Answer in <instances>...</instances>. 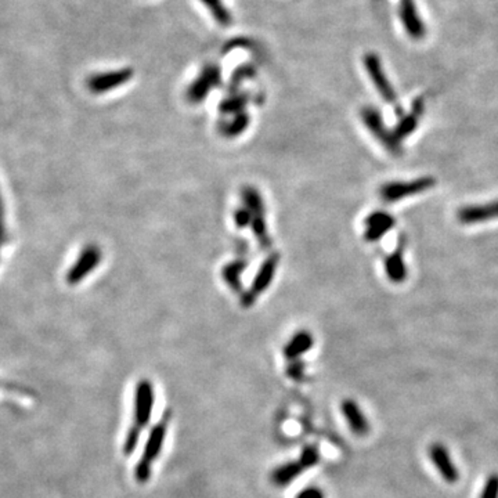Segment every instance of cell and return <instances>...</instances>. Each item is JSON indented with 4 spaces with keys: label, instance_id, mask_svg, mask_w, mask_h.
Segmentation results:
<instances>
[{
    "label": "cell",
    "instance_id": "cell-1",
    "mask_svg": "<svg viewBox=\"0 0 498 498\" xmlns=\"http://www.w3.org/2000/svg\"><path fill=\"white\" fill-rule=\"evenodd\" d=\"M154 403H155L154 385L151 383L150 379H140L134 390L131 425L127 429L124 446H122V451L126 457L131 455L137 448L143 429H145L151 421Z\"/></svg>",
    "mask_w": 498,
    "mask_h": 498
},
{
    "label": "cell",
    "instance_id": "cell-2",
    "mask_svg": "<svg viewBox=\"0 0 498 498\" xmlns=\"http://www.w3.org/2000/svg\"><path fill=\"white\" fill-rule=\"evenodd\" d=\"M171 417H172V411L166 410L164 413V415L161 417V420L152 427V429L147 436L143 454L138 458L136 468H134V479L140 485H145L151 479L152 465L158 460V457L164 448V443H165V439L168 435V428L171 424Z\"/></svg>",
    "mask_w": 498,
    "mask_h": 498
},
{
    "label": "cell",
    "instance_id": "cell-3",
    "mask_svg": "<svg viewBox=\"0 0 498 498\" xmlns=\"http://www.w3.org/2000/svg\"><path fill=\"white\" fill-rule=\"evenodd\" d=\"M320 461V450L317 446H306L299 458L285 462L280 467H277L271 472V483L278 488H284L295 482L305 471L315 467Z\"/></svg>",
    "mask_w": 498,
    "mask_h": 498
},
{
    "label": "cell",
    "instance_id": "cell-4",
    "mask_svg": "<svg viewBox=\"0 0 498 498\" xmlns=\"http://www.w3.org/2000/svg\"><path fill=\"white\" fill-rule=\"evenodd\" d=\"M362 121L369 127V130L373 133L374 137L393 155L400 157L403 154V148H401V140L397 138V136L394 134V131L389 130L383 118L380 115V113L378 110H375L374 107H364L362 108Z\"/></svg>",
    "mask_w": 498,
    "mask_h": 498
},
{
    "label": "cell",
    "instance_id": "cell-5",
    "mask_svg": "<svg viewBox=\"0 0 498 498\" xmlns=\"http://www.w3.org/2000/svg\"><path fill=\"white\" fill-rule=\"evenodd\" d=\"M222 71L218 64H206L197 75V78L187 87V100L190 103L198 104L205 100V97L220 85Z\"/></svg>",
    "mask_w": 498,
    "mask_h": 498
},
{
    "label": "cell",
    "instance_id": "cell-6",
    "mask_svg": "<svg viewBox=\"0 0 498 498\" xmlns=\"http://www.w3.org/2000/svg\"><path fill=\"white\" fill-rule=\"evenodd\" d=\"M103 252L94 244L86 246L80 250L79 256L73 262L72 267L66 273V283L69 285H76L82 283L87 276H90L101 263Z\"/></svg>",
    "mask_w": 498,
    "mask_h": 498
},
{
    "label": "cell",
    "instance_id": "cell-7",
    "mask_svg": "<svg viewBox=\"0 0 498 498\" xmlns=\"http://www.w3.org/2000/svg\"><path fill=\"white\" fill-rule=\"evenodd\" d=\"M133 69L127 66L97 72L87 78L86 86L93 94H106L126 85L133 78Z\"/></svg>",
    "mask_w": 498,
    "mask_h": 498
},
{
    "label": "cell",
    "instance_id": "cell-8",
    "mask_svg": "<svg viewBox=\"0 0 498 498\" xmlns=\"http://www.w3.org/2000/svg\"><path fill=\"white\" fill-rule=\"evenodd\" d=\"M436 180L434 178L425 176L420 179H414L410 182H392L380 187L379 194L385 202H397L406 197L417 195L425 192L435 186Z\"/></svg>",
    "mask_w": 498,
    "mask_h": 498
},
{
    "label": "cell",
    "instance_id": "cell-9",
    "mask_svg": "<svg viewBox=\"0 0 498 498\" xmlns=\"http://www.w3.org/2000/svg\"><path fill=\"white\" fill-rule=\"evenodd\" d=\"M364 66L373 80L374 86L376 87L380 97L383 99V101L390 106H394L397 114H401V108H400V106H397L396 92L385 75V71H383V66H382V62L379 60V57L374 53L366 55L364 56Z\"/></svg>",
    "mask_w": 498,
    "mask_h": 498
},
{
    "label": "cell",
    "instance_id": "cell-10",
    "mask_svg": "<svg viewBox=\"0 0 498 498\" xmlns=\"http://www.w3.org/2000/svg\"><path fill=\"white\" fill-rule=\"evenodd\" d=\"M277 267H278V255H273L267 260L263 262L248 292L243 298V305H246V306L252 305L256 301V298L259 295H262L269 288V285L271 284V281L274 278Z\"/></svg>",
    "mask_w": 498,
    "mask_h": 498
},
{
    "label": "cell",
    "instance_id": "cell-11",
    "mask_svg": "<svg viewBox=\"0 0 498 498\" xmlns=\"http://www.w3.org/2000/svg\"><path fill=\"white\" fill-rule=\"evenodd\" d=\"M428 455L444 482L453 485L460 481V471L457 465L453 462L451 455L444 444L439 441L432 443L428 448Z\"/></svg>",
    "mask_w": 498,
    "mask_h": 498
},
{
    "label": "cell",
    "instance_id": "cell-12",
    "mask_svg": "<svg viewBox=\"0 0 498 498\" xmlns=\"http://www.w3.org/2000/svg\"><path fill=\"white\" fill-rule=\"evenodd\" d=\"M399 14H400L403 27L406 28V31L411 39L420 41L425 36L427 28H425L422 18L418 14L414 0H400Z\"/></svg>",
    "mask_w": 498,
    "mask_h": 498
},
{
    "label": "cell",
    "instance_id": "cell-13",
    "mask_svg": "<svg viewBox=\"0 0 498 498\" xmlns=\"http://www.w3.org/2000/svg\"><path fill=\"white\" fill-rule=\"evenodd\" d=\"M457 218L462 225H478L498 219V199L482 205L464 206L458 211Z\"/></svg>",
    "mask_w": 498,
    "mask_h": 498
},
{
    "label": "cell",
    "instance_id": "cell-14",
    "mask_svg": "<svg viewBox=\"0 0 498 498\" xmlns=\"http://www.w3.org/2000/svg\"><path fill=\"white\" fill-rule=\"evenodd\" d=\"M341 411L350 428V431L353 432V435L363 437V436L369 435L371 427L370 422L367 420V417L364 415V413L362 411L360 406L352 400V399H345L341 403Z\"/></svg>",
    "mask_w": 498,
    "mask_h": 498
},
{
    "label": "cell",
    "instance_id": "cell-15",
    "mask_svg": "<svg viewBox=\"0 0 498 498\" xmlns=\"http://www.w3.org/2000/svg\"><path fill=\"white\" fill-rule=\"evenodd\" d=\"M364 225H366L364 240L369 243H374L380 240L389 230L393 229L394 218L383 211H375L367 216Z\"/></svg>",
    "mask_w": 498,
    "mask_h": 498
},
{
    "label": "cell",
    "instance_id": "cell-16",
    "mask_svg": "<svg viewBox=\"0 0 498 498\" xmlns=\"http://www.w3.org/2000/svg\"><path fill=\"white\" fill-rule=\"evenodd\" d=\"M425 111V104L422 99H417L413 103V108L407 115H403L399 121V124L396 126V129L393 130L394 134L397 136L399 140H403L406 137H408L418 126V121L422 117Z\"/></svg>",
    "mask_w": 498,
    "mask_h": 498
},
{
    "label": "cell",
    "instance_id": "cell-17",
    "mask_svg": "<svg viewBox=\"0 0 498 498\" xmlns=\"http://www.w3.org/2000/svg\"><path fill=\"white\" fill-rule=\"evenodd\" d=\"M314 339L313 335L308 331H298L290 342L284 346V357L287 360H297L313 348Z\"/></svg>",
    "mask_w": 498,
    "mask_h": 498
},
{
    "label": "cell",
    "instance_id": "cell-18",
    "mask_svg": "<svg viewBox=\"0 0 498 498\" xmlns=\"http://www.w3.org/2000/svg\"><path fill=\"white\" fill-rule=\"evenodd\" d=\"M385 271L387 278L394 284H401L407 278V267L403 257V246L392 252L385 259Z\"/></svg>",
    "mask_w": 498,
    "mask_h": 498
},
{
    "label": "cell",
    "instance_id": "cell-19",
    "mask_svg": "<svg viewBox=\"0 0 498 498\" xmlns=\"http://www.w3.org/2000/svg\"><path fill=\"white\" fill-rule=\"evenodd\" d=\"M209 11V14L213 17V20L222 25V27H229L233 21V17L226 7L223 0H199Z\"/></svg>",
    "mask_w": 498,
    "mask_h": 498
},
{
    "label": "cell",
    "instance_id": "cell-20",
    "mask_svg": "<svg viewBox=\"0 0 498 498\" xmlns=\"http://www.w3.org/2000/svg\"><path fill=\"white\" fill-rule=\"evenodd\" d=\"M479 498H498V474L488 476Z\"/></svg>",
    "mask_w": 498,
    "mask_h": 498
},
{
    "label": "cell",
    "instance_id": "cell-21",
    "mask_svg": "<svg viewBox=\"0 0 498 498\" xmlns=\"http://www.w3.org/2000/svg\"><path fill=\"white\" fill-rule=\"evenodd\" d=\"M249 124V117L243 111V113H240L237 117H236V120H234V122L233 124H230V126H229V133L232 134V136H234V134H239L240 131H243V130H246L247 129V126Z\"/></svg>",
    "mask_w": 498,
    "mask_h": 498
},
{
    "label": "cell",
    "instance_id": "cell-22",
    "mask_svg": "<svg viewBox=\"0 0 498 498\" xmlns=\"http://www.w3.org/2000/svg\"><path fill=\"white\" fill-rule=\"evenodd\" d=\"M8 241V236H7V229H6V216H4V204L1 199V194H0V248Z\"/></svg>",
    "mask_w": 498,
    "mask_h": 498
},
{
    "label": "cell",
    "instance_id": "cell-23",
    "mask_svg": "<svg viewBox=\"0 0 498 498\" xmlns=\"http://www.w3.org/2000/svg\"><path fill=\"white\" fill-rule=\"evenodd\" d=\"M234 219H236V225L239 227H246V226H248L249 223H252V216L247 208L239 209V212H236V215H234Z\"/></svg>",
    "mask_w": 498,
    "mask_h": 498
},
{
    "label": "cell",
    "instance_id": "cell-24",
    "mask_svg": "<svg viewBox=\"0 0 498 498\" xmlns=\"http://www.w3.org/2000/svg\"><path fill=\"white\" fill-rule=\"evenodd\" d=\"M297 498H325V495L321 489H318L315 486H309V488L301 490L297 495Z\"/></svg>",
    "mask_w": 498,
    "mask_h": 498
},
{
    "label": "cell",
    "instance_id": "cell-25",
    "mask_svg": "<svg viewBox=\"0 0 498 498\" xmlns=\"http://www.w3.org/2000/svg\"><path fill=\"white\" fill-rule=\"evenodd\" d=\"M0 389H4V390H8V392H14V393H18V394H32L31 390L25 389L24 386L21 385H17V383H10V382H4V380H0Z\"/></svg>",
    "mask_w": 498,
    "mask_h": 498
},
{
    "label": "cell",
    "instance_id": "cell-26",
    "mask_svg": "<svg viewBox=\"0 0 498 498\" xmlns=\"http://www.w3.org/2000/svg\"><path fill=\"white\" fill-rule=\"evenodd\" d=\"M287 373H288V375L292 378V379H297V380H299V379H302V376H304V364L302 363H295L294 366H290V369L287 370Z\"/></svg>",
    "mask_w": 498,
    "mask_h": 498
}]
</instances>
